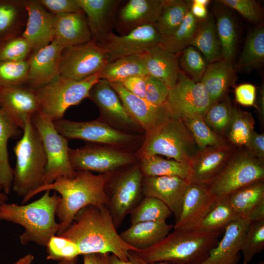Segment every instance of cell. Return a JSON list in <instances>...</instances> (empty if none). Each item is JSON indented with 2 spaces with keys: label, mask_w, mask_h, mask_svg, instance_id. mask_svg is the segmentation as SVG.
Instances as JSON below:
<instances>
[{
  "label": "cell",
  "mask_w": 264,
  "mask_h": 264,
  "mask_svg": "<svg viewBox=\"0 0 264 264\" xmlns=\"http://www.w3.org/2000/svg\"><path fill=\"white\" fill-rule=\"evenodd\" d=\"M149 264H173V263H170L165 262H159L153 263Z\"/></svg>",
  "instance_id": "cell-63"
},
{
  "label": "cell",
  "mask_w": 264,
  "mask_h": 264,
  "mask_svg": "<svg viewBox=\"0 0 264 264\" xmlns=\"http://www.w3.org/2000/svg\"><path fill=\"white\" fill-rule=\"evenodd\" d=\"M216 14V28L222 59L233 62L237 43L235 23L231 15L226 11H219Z\"/></svg>",
  "instance_id": "cell-44"
},
{
  "label": "cell",
  "mask_w": 264,
  "mask_h": 264,
  "mask_svg": "<svg viewBox=\"0 0 264 264\" xmlns=\"http://www.w3.org/2000/svg\"><path fill=\"white\" fill-rule=\"evenodd\" d=\"M143 178L140 166H134L114 177L112 174L106 183L107 207L116 228L142 199Z\"/></svg>",
  "instance_id": "cell-10"
},
{
  "label": "cell",
  "mask_w": 264,
  "mask_h": 264,
  "mask_svg": "<svg viewBox=\"0 0 264 264\" xmlns=\"http://www.w3.org/2000/svg\"><path fill=\"white\" fill-rule=\"evenodd\" d=\"M252 221L249 218H240L231 222L222 239L199 264H238L243 237Z\"/></svg>",
  "instance_id": "cell-23"
},
{
  "label": "cell",
  "mask_w": 264,
  "mask_h": 264,
  "mask_svg": "<svg viewBox=\"0 0 264 264\" xmlns=\"http://www.w3.org/2000/svg\"><path fill=\"white\" fill-rule=\"evenodd\" d=\"M174 225L166 221H143L131 224L120 234L128 244L141 251L157 243L169 233Z\"/></svg>",
  "instance_id": "cell-29"
},
{
  "label": "cell",
  "mask_w": 264,
  "mask_h": 264,
  "mask_svg": "<svg viewBox=\"0 0 264 264\" xmlns=\"http://www.w3.org/2000/svg\"><path fill=\"white\" fill-rule=\"evenodd\" d=\"M0 107L23 130L26 121L39 112L40 101L37 90L22 86H0Z\"/></svg>",
  "instance_id": "cell-17"
},
{
  "label": "cell",
  "mask_w": 264,
  "mask_h": 264,
  "mask_svg": "<svg viewBox=\"0 0 264 264\" xmlns=\"http://www.w3.org/2000/svg\"><path fill=\"white\" fill-rule=\"evenodd\" d=\"M40 3L53 14L83 12L76 0H40Z\"/></svg>",
  "instance_id": "cell-53"
},
{
  "label": "cell",
  "mask_w": 264,
  "mask_h": 264,
  "mask_svg": "<svg viewBox=\"0 0 264 264\" xmlns=\"http://www.w3.org/2000/svg\"><path fill=\"white\" fill-rule=\"evenodd\" d=\"M147 76L137 75L132 76L125 79L120 83L122 84L126 89L132 94L144 98Z\"/></svg>",
  "instance_id": "cell-56"
},
{
  "label": "cell",
  "mask_w": 264,
  "mask_h": 264,
  "mask_svg": "<svg viewBox=\"0 0 264 264\" xmlns=\"http://www.w3.org/2000/svg\"><path fill=\"white\" fill-rule=\"evenodd\" d=\"M54 40L64 48L91 41L83 12L55 14Z\"/></svg>",
  "instance_id": "cell-25"
},
{
  "label": "cell",
  "mask_w": 264,
  "mask_h": 264,
  "mask_svg": "<svg viewBox=\"0 0 264 264\" xmlns=\"http://www.w3.org/2000/svg\"><path fill=\"white\" fill-rule=\"evenodd\" d=\"M110 254L95 253L83 255L84 264H109Z\"/></svg>",
  "instance_id": "cell-59"
},
{
  "label": "cell",
  "mask_w": 264,
  "mask_h": 264,
  "mask_svg": "<svg viewBox=\"0 0 264 264\" xmlns=\"http://www.w3.org/2000/svg\"><path fill=\"white\" fill-rule=\"evenodd\" d=\"M109 83L129 113L146 133L172 114L166 104L155 105L145 98L132 94L120 83Z\"/></svg>",
  "instance_id": "cell-18"
},
{
  "label": "cell",
  "mask_w": 264,
  "mask_h": 264,
  "mask_svg": "<svg viewBox=\"0 0 264 264\" xmlns=\"http://www.w3.org/2000/svg\"><path fill=\"white\" fill-rule=\"evenodd\" d=\"M179 118L190 132L198 150L227 143L224 138L216 133L207 125L203 116L186 114Z\"/></svg>",
  "instance_id": "cell-40"
},
{
  "label": "cell",
  "mask_w": 264,
  "mask_h": 264,
  "mask_svg": "<svg viewBox=\"0 0 264 264\" xmlns=\"http://www.w3.org/2000/svg\"><path fill=\"white\" fill-rule=\"evenodd\" d=\"M264 62V28L261 24L248 34L238 63V70H250L262 65Z\"/></svg>",
  "instance_id": "cell-37"
},
{
  "label": "cell",
  "mask_w": 264,
  "mask_h": 264,
  "mask_svg": "<svg viewBox=\"0 0 264 264\" xmlns=\"http://www.w3.org/2000/svg\"><path fill=\"white\" fill-rule=\"evenodd\" d=\"M189 183L187 179L175 176H143L142 193L144 197H154L163 201L174 215L176 221Z\"/></svg>",
  "instance_id": "cell-22"
},
{
  "label": "cell",
  "mask_w": 264,
  "mask_h": 264,
  "mask_svg": "<svg viewBox=\"0 0 264 264\" xmlns=\"http://www.w3.org/2000/svg\"><path fill=\"white\" fill-rule=\"evenodd\" d=\"M199 21L189 10L178 28L171 35L163 39L160 46L170 53L178 55L190 45Z\"/></svg>",
  "instance_id": "cell-42"
},
{
  "label": "cell",
  "mask_w": 264,
  "mask_h": 264,
  "mask_svg": "<svg viewBox=\"0 0 264 264\" xmlns=\"http://www.w3.org/2000/svg\"><path fill=\"white\" fill-rule=\"evenodd\" d=\"M236 101L244 106H254L256 96V88L252 84L246 83L235 88Z\"/></svg>",
  "instance_id": "cell-54"
},
{
  "label": "cell",
  "mask_w": 264,
  "mask_h": 264,
  "mask_svg": "<svg viewBox=\"0 0 264 264\" xmlns=\"http://www.w3.org/2000/svg\"><path fill=\"white\" fill-rule=\"evenodd\" d=\"M216 1L235 10L253 23H259L263 19L262 9L256 0H220Z\"/></svg>",
  "instance_id": "cell-51"
},
{
  "label": "cell",
  "mask_w": 264,
  "mask_h": 264,
  "mask_svg": "<svg viewBox=\"0 0 264 264\" xmlns=\"http://www.w3.org/2000/svg\"><path fill=\"white\" fill-rule=\"evenodd\" d=\"M163 0H130L121 9L119 19L123 24L133 28L157 22Z\"/></svg>",
  "instance_id": "cell-31"
},
{
  "label": "cell",
  "mask_w": 264,
  "mask_h": 264,
  "mask_svg": "<svg viewBox=\"0 0 264 264\" xmlns=\"http://www.w3.org/2000/svg\"><path fill=\"white\" fill-rule=\"evenodd\" d=\"M220 234L174 229L160 242L138 253L149 264L159 262L199 264L217 244Z\"/></svg>",
  "instance_id": "cell-4"
},
{
  "label": "cell",
  "mask_w": 264,
  "mask_h": 264,
  "mask_svg": "<svg viewBox=\"0 0 264 264\" xmlns=\"http://www.w3.org/2000/svg\"><path fill=\"white\" fill-rule=\"evenodd\" d=\"M245 150L252 156L264 161V134L255 132L244 146Z\"/></svg>",
  "instance_id": "cell-55"
},
{
  "label": "cell",
  "mask_w": 264,
  "mask_h": 264,
  "mask_svg": "<svg viewBox=\"0 0 264 264\" xmlns=\"http://www.w3.org/2000/svg\"><path fill=\"white\" fill-rule=\"evenodd\" d=\"M25 1L0 0V44L18 35Z\"/></svg>",
  "instance_id": "cell-38"
},
{
  "label": "cell",
  "mask_w": 264,
  "mask_h": 264,
  "mask_svg": "<svg viewBox=\"0 0 264 264\" xmlns=\"http://www.w3.org/2000/svg\"><path fill=\"white\" fill-rule=\"evenodd\" d=\"M31 51L29 43L22 35L14 36L0 44V61H25Z\"/></svg>",
  "instance_id": "cell-50"
},
{
  "label": "cell",
  "mask_w": 264,
  "mask_h": 264,
  "mask_svg": "<svg viewBox=\"0 0 264 264\" xmlns=\"http://www.w3.org/2000/svg\"><path fill=\"white\" fill-rule=\"evenodd\" d=\"M236 71L233 62L224 59L207 66L200 82L213 104L226 96L229 88L235 83Z\"/></svg>",
  "instance_id": "cell-27"
},
{
  "label": "cell",
  "mask_w": 264,
  "mask_h": 264,
  "mask_svg": "<svg viewBox=\"0 0 264 264\" xmlns=\"http://www.w3.org/2000/svg\"><path fill=\"white\" fill-rule=\"evenodd\" d=\"M166 104L173 115L180 117L186 114L203 116L213 103L202 84L180 70L176 85L169 90Z\"/></svg>",
  "instance_id": "cell-12"
},
{
  "label": "cell",
  "mask_w": 264,
  "mask_h": 264,
  "mask_svg": "<svg viewBox=\"0 0 264 264\" xmlns=\"http://www.w3.org/2000/svg\"><path fill=\"white\" fill-rule=\"evenodd\" d=\"M189 45L200 51L209 64L222 59L216 23L211 13H208L204 20L199 21Z\"/></svg>",
  "instance_id": "cell-32"
},
{
  "label": "cell",
  "mask_w": 264,
  "mask_h": 264,
  "mask_svg": "<svg viewBox=\"0 0 264 264\" xmlns=\"http://www.w3.org/2000/svg\"><path fill=\"white\" fill-rule=\"evenodd\" d=\"M28 70L27 60L0 61V86H21L27 83Z\"/></svg>",
  "instance_id": "cell-48"
},
{
  "label": "cell",
  "mask_w": 264,
  "mask_h": 264,
  "mask_svg": "<svg viewBox=\"0 0 264 264\" xmlns=\"http://www.w3.org/2000/svg\"><path fill=\"white\" fill-rule=\"evenodd\" d=\"M217 200L210 193L208 186L190 183L184 193L179 217L174 228L194 229Z\"/></svg>",
  "instance_id": "cell-20"
},
{
  "label": "cell",
  "mask_w": 264,
  "mask_h": 264,
  "mask_svg": "<svg viewBox=\"0 0 264 264\" xmlns=\"http://www.w3.org/2000/svg\"><path fill=\"white\" fill-rule=\"evenodd\" d=\"M110 61L109 51L92 40L63 50L59 75L81 81L100 73Z\"/></svg>",
  "instance_id": "cell-11"
},
{
  "label": "cell",
  "mask_w": 264,
  "mask_h": 264,
  "mask_svg": "<svg viewBox=\"0 0 264 264\" xmlns=\"http://www.w3.org/2000/svg\"><path fill=\"white\" fill-rule=\"evenodd\" d=\"M140 168L143 176H175L188 179V164L155 155L142 158Z\"/></svg>",
  "instance_id": "cell-39"
},
{
  "label": "cell",
  "mask_w": 264,
  "mask_h": 264,
  "mask_svg": "<svg viewBox=\"0 0 264 264\" xmlns=\"http://www.w3.org/2000/svg\"><path fill=\"white\" fill-rule=\"evenodd\" d=\"M264 163L245 150L234 152L213 182L208 186L217 199L246 186L264 180Z\"/></svg>",
  "instance_id": "cell-8"
},
{
  "label": "cell",
  "mask_w": 264,
  "mask_h": 264,
  "mask_svg": "<svg viewBox=\"0 0 264 264\" xmlns=\"http://www.w3.org/2000/svg\"><path fill=\"white\" fill-rule=\"evenodd\" d=\"M31 121L41 138L47 158L43 185L50 184L60 177H74L77 171L69 160L68 139L57 131L52 121L39 112L32 117Z\"/></svg>",
  "instance_id": "cell-9"
},
{
  "label": "cell",
  "mask_w": 264,
  "mask_h": 264,
  "mask_svg": "<svg viewBox=\"0 0 264 264\" xmlns=\"http://www.w3.org/2000/svg\"><path fill=\"white\" fill-rule=\"evenodd\" d=\"M45 191L39 199L26 205L4 202L0 205V220L16 223L24 228L20 236L22 244L34 242L46 247L60 229L55 216L61 197L56 193L50 195V190Z\"/></svg>",
  "instance_id": "cell-3"
},
{
  "label": "cell",
  "mask_w": 264,
  "mask_h": 264,
  "mask_svg": "<svg viewBox=\"0 0 264 264\" xmlns=\"http://www.w3.org/2000/svg\"><path fill=\"white\" fill-rule=\"evenodd\" d=\"M26 26L22 35L33 52L50 44L55 36V14L49 12L38 0H25Z\"/></svg>",
  "instance_id": "cell-19"
},
{
  "label": "cell",
  "mask_w": 264,
  "mask_h": 264,
  "mask_svg": "<svg viewBox=\"0 0 264 264\" xmlns=\"http://www.w3.org/2000/svg\"><path fill=\"white\" fill-rule=\"evenodd\" d=\"M69 158L75 171H94L100 174L114 173L135 160L132 155L121 151L89 145L69 149Z\"/></svg>",
  "instance_id": "cell-13"
},
{
  "label": "cell",
  "mask_w": 264,
  "mask_h": 264,
  "mask_svg": "<svg viewBox=\"0 0 264 264\" xmlns=\"http://www.w3.org/2000/svg\"><path fill=\"white\" fill-rule=\"evenodd\" d=\"M99 73L81 81L58 75L37 90L39 113L52 122L63 119L66 110L88 97L92 87L99 80Z\"/></svg>",
  "instance_id": "cell-7"
},
{
  "label": "cell",
  "mask_w": 264,
  "mask_h": 264,
  "mask_svg": "<svg viewBox=\"0 0 264 264\" xmlns=\"http://www.w3.org/2000/svg\"><path fill=\"white\" fill-rule=\"evenodd\" d=\"M59 236L72 241L80 255L111 253L123 261L130 250L140 251L126 243L115 226L106 205H90L79 210L70 226Z\"/></svg>",
  "instance_id": "cell-1"
},
{
  "label": "cell",
  "mask_w": 264,
  "mask_h": 264,
  "mask_svg": "<svg viewBox=\"0 0 264 264\" xmlns=\"http://www.w3.org/2000/svg\"><path fill=\"white\" fill-rule=\"evenodd\" d=\"M148 75L144 53L112 60L99 73L100 79L109 83H121L132 76Z\"/></svg>",
  "instance_id": "cell-34"
},
{
  "label": "cell",
  "mask_w": 264,
  "mask_h": 264,
  "mask_svg": "<svg viewBox=\"0 0 264 264\" xmlns=\"http://www.w3.org/2000/svg\"><path fill=\"white\" fill-rule=\"evenodd\" d=\"M2 188L0 184V205L2 203L6 202L8 199L7 194L4 192H2Z\"/></svg>",
  "instance_id": "cell-62"
},
{
  "label": "cell",
  "mask_w": 264,
  "mask_h": 264,
  "mask_svg": "<svg viewBox=\"0 0 264 264\" xmlns=\"http://www.w3.org/2000/svg\"><path fill=\"white\" fill-rule=\"evenodd\" d=\"M86 14L92 40L100 41L109 32V23L119 0H76Z\"/></svg>",
  "instance_id": "cell-30"
},
{
  "label": "cell",
  "mask_w": 264,
  "mask_h": 264,
  "mask_svg": "<svg viewBox=\"0 0 264 264\" xmlns=\"http://www.w3.org/2000/svg\"><path fill=\"white\" fill-rule=\"evenodd\" d=\"M264 248V219H262L252 221L245 233L241 249L243 264H249Z\"/></svg>",
  "instance_id": "cell-47"
},
{
  "label": "cell",
  "mask_w": 264,
  "mask_h": 264,
  "mask_svg": "<svg viewBox=\"0 0 264 264\" xmlns=\"http://www.w3.org/2000/svg\"><path fill=\"white\" fill-rule=\"evenodd\" d=\"M177 56L160 45L148 49L144 52V59L148 75L159 79L172 88L176 85L180 71Z\"/></svg>",
  "instance_id": "cell-28"
},
{
  "label": "cell",
  "mask_w": 264,
  "mask_h": 264,
  "mask_svg": "<svg viewBox=\"0 0 264 264\" xmlns=\"http://www.w3.org/2000/svg\"><path fill=\"white\" fill-rule=\"evenodd\" d=\"M209 2V0H193L191 3L190 10L198 20H204L208 14L207 6Z\"/></svg>",
  "instance_id": "cell-57"
},
{
  "label": "cell",
  "mask_w": 264,
  "mask_h": 264,
  "mask_svg": "<svg viewBox=\"0 0 264 264\" xmlns=\"http://www.w3.org/2000/svg\"><path fill=\"white\" fill-rule=\"evenodd\" d=\"M21 138L14 147L16 158L12 188L23 198L43 185L47 165L44 148L31 119L27 120Z\"/></svg>",
  "instance_id": "cell-5"
},
{
  "label": "cell",
  "mask_w": 264,
  "mask_h": 264,
  "mask_svg": "<svg viewBox=\"0 0 264 264\" xmlns=\"http://www.w3.org/2000/svg\"><path fill=\"white\" fill-rule=\"evenodd\" d=\"M146 134L141 159L162 155L188 164L199 150L182 120L172 114Z\"/></svg>",
  "instance_id": "cell-6"
},
{
  "label": "cell",
  "mask_w": 264,
  "mask_h": 264,
  "mask_svg": "<svg viewBox=\"0 0 264 264\" xmlns=\"http://www.w3.org/2000/svg\"><path fill=\"white\" fill-rule=\"evenodd\" d=\"M180 63L193 80L199 82L206 69L207 64L196 48L188 45L181 52Z\"/></svg>",
  "instance_id": "cell-49"
},
{
  "label": "cell",
  "mask_w": 264,
  "mask_h": 264,
  "mask_svg": "<svg viewBox=\"0 0 264 264\" xmlns=\"http://www.w3.org/2000/svg\"><path fill=\"white\" fill-rule=\"evenodd\" d=\"M64 49L53 40L48 45L33 52L27 60L29 88L37 90L59 75L61 55Z\"/></svg>",
  "instance_id": "cell-21"
},
{
  "label": "cell",
  "mask_w": 264,
  "mask_h": 264,
  "mask_svg": "<svg viewBox=\"0 0 264 264\" xmlns=\"http://www.w3.org/2000/svg\"><path fill=\"white\" fill-rule=\"evenodd\" d=\"M254 123L250 112L233 107L232 119L225 134L228 144L244 147L254 131Z\"/></svg>",
  "instance_id": "cell-41"
},
{
  "label": "cell",
  "mask_w": 264,
  "mask_h": 264,
  "mask_svg": "<svg viewBox=\"0 0 264 264\" xmlns=\"http://www.w3.org/2000/svg\"><path fill=\"white\" fill-rule=\"evenodd\" d=\"M170 88L159 79L151 75L146 77L145 99L153 104L162 106L166 103Z\"/></svg>",
  "instance_id": "cell-52"
},
{
  "label": "cell",
  "mask_w": 264,
  "mask_h": 264,
  "mask_svg": "<svg viewBox=\"0 0 264 264\" xmlns=\"http://www.w3.org/2000/svg\"><path fill=\"white\" fill-rule=\"evenodd\" d=\"M128 260L123 261L113 254L109 255V264H149L138 254V252L130 250L128 255Z\"/></svg>",
  "instance_id": "cell-58"
},
{
  "label": "cell",
  "mask_w": 264,
  "mask_h": 264,
  "mask_svg": "<svg viewBox=\"0 0 264 264\" xmlns=\"http://www.w3.org/2000/svg\"><path fill=\"white\" fill-rule=\"evenodd\" d=\"M72 178L60 177L53 182L43 185L23 198L26 203L36 194L46 190H54L61 197L56 211V216L61 225L57 235L64 232L72 223L76 213L90 205L108 204L105 191L106 183L113 173L94 175L88 171H76Z\"/></svg>",
  "instance_id": "cell-2"
},
{
  "label": "cell",
  "mask_w": 264,
  "mask_h": 264,
  "mask_svg": "<svg viewBox=\"0 0 264 264\" xmlns=\"http://www.w3.org/2000/svg\"><path fill=\"white\" fill-rule=\"evenodd\" d=\"M233 107L227 96L213 104L203 116V120L216 133L223 137L232 119Z\"/></svg>",
  "instance_id": "cell-45"
},
{
  "label": "cell",
  "mask_w": 264,
  "mask_h": 264,
  "mask_svg": "<svg viewBox=\"0 0 264 264\" xmlns=\"http://www.w3.org/2000/svg\"><path fill=\"white\" fill-rule=\"evenodd\" d=\"M264 89L263 91L261 90L260 98L259 99L258 105V109L261 116H264Z\"/></svg>",
  "instance_id": "cell-61"
},
{
  "label": "cell",
  "mask_w": 264,
  "mask_h": 264,
  "mask_svg": "<svg viewBox=\"0 0 264 264\" xmlns=\"http://www.w3.org/2000/svg\"><path fill=\"white\" fill-rule=\"evenodd\" d=\"M21 135V129L0 107V184L7 195L12 188L13 178V169L9 160L8 141L10 138H18Z\"/></svg>",
  "instance_id": "cell-33"
},
{
  "label": "cell",
  "mask_w": 264,
  "mask_h": 264,
  "mask_svg": "<svg viewBox=\"0 0 264 264\" xmlns=\"http://www.w3.org/2000/svg\"><path fill=\"white\" fill-rule=\"evenodd\" d=\"M240 218L227 197L217 201L193 230L202 232H220L231 222Z\"/></svg>",
  "instance_id": "cell-35"
},
{
  "label": "cell",
  "mask_w": 264,
  "mask_h": 264,
  "mask_svg": "<svg viewBox=\"0 0 264 264\" xmlns=\"http://www.w3.org/2000/svg\"><path fill=\"white\" fill-rule=\"evenodd\" d=\"M34 259V257L32 254H28L12 264H32Z\"/></svg>",
  "instance_id": "cell-60"
},
{
  "label": "cell",
  "mask_w": 264,
  "mask_h": 264,
  "mask_svg": "<svg viewBox=\"0 0 264 264\" xmlns=\"http://www.w3.org/2000/svg\"><path fill=\"white\" fill-rule=\"evenodd\" d=\"M191 4L182 0H163L160 16L154 26L162 39L180 26L190 9Z\"/></svg>",
  "instance_id": "cell-36"
},
{
  "label": "cell",
  "mask_w": 264,
  "mask_h": 264,
  "mask_svg": "<svg viewBox=\"0 0 264 264\" xmlns=\"http://www.w3.org/2000/svg\"><path fill=\"white\" fill-rule=\"evenodd\" d=\"M46 259L58 264H76L80 253L75 242L59 235L52 236L46 246Z\"/></svg>",
  "instance_id": "cell-46"
},
{
  "label": "cell",
  "mask_w": 264,
  "mask_h": 264,
  "mask_svg": "<svg viewBox=\"0 0 264 264\" xmlns=\"http://www.w3.org/2000/svg\"><path fill=\"white\" fill-rule=\"evenodd\" d=\"M162 40L154 25L146 24L135 27L121 36L109 32L99 44L109 51L111 61L143 53L152 47L160 45Z\"/></svg>",
  "instance_id": "cell-15"
},
{
  "label": "cell",
  "mask_w": 264,
  "mask_h": 264,
  "mask_svg": "<svg viewBox=\"0 0 264 264\" xmlns=\"http://www.w3.org/2000/svg\"><path fill=\"white\" fill-rule=\"evenodd\" d=\"M234 152L225 143L199 150L188 162L190 183L209 186L218 177Z\"/></svg>",
  "instance_id": "cell-16"
},
{
  "label": "cell",
  "mask_w": 264,
  "mask_h": 264,
  "mask_svg": "<svg viewBox=\"0 0 264 264\" xmlns=\"http://www.w3.org/2000/svg\"><path fill=\"white\" fill-rule=\"evenodd\" d=\"M172 212L160 199L145 196L130 213L131 224L143 221H166Z\"/></svg>",
  "instance_id": "cell-43"
},
{
  "label": "cell",
  "mask_w": 264,
  "mask_h": 264,
  "mask_svg": "<svg viewBox=\"0 0 264 264\" xmlns=\"http://www.w3.org/2000/svg\"><path fill=\"white\" fill-rule=\"evenodd\" d=\"M88 98L98 107L101 114L112 123L131 129L139 126L108 81L100 79L91 88Z\"/></svg>",
  "instance_id": "cell-24"
},
{
  "label": "cell",
  "mask_w": 264,
  "mask_h": 264,
  "mask_svg": "<svg viewBox=\"0 0 264 264\" xmlns=\"http://www.w3.org/2000/svg\"><path fill=\"white\" fill-rule=\"evenodd\" d=\"M53 122L57 131L67 139L115 145L127 144L136 139L99 120L76 122L61 119Z\"/></svg>",
  "instance_id": "cell-14"
},
{
  "label": "cell",
  "mask_w": 264,
  "mask_h": 264,
  "mask_svg": "<svg viewBox=\"0 0 264 264\" xmlns=\"http://www.w3.org/2000/svg\"><path fill=\"white\" fill-rule=\"evenodd\" d=\"M226 197L240 218H249L252 221L264 219V180L241 188Z\"/></svg>",
  "instance_id": "cell-26"
}]
</instances>
